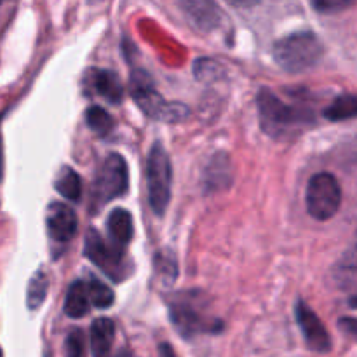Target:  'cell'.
<instances>
[{
    "label": "cell",
    "mask_w": 357,
    "mask_h": 357,
    "mask_svg": "<svg viewBox=\"0 0 357 357\" xmlns=\"http://www.w3.org/2000/svg\"><path fill=\"white\" fill-rule=\"evenodd\" d=\"M258 119L265 135L274 139H291L314 124L312 112L291 107L271 89H261L257 98Z\"/></svg>",
    "instance_id": "obj_1"
},
{
    "label": "cell",
    "mask_w": 357,
    "mask_h": 357,
    "mask_svg": "<svg viewBox=\"0 0 357 357\" xmlns=\"http://www.w3.org/2000/svg\"><path fill=\"white\" fill-rule=\"evenodd\" d=\"M272 54L282 70L302 73L319 63L324 54V45L312 31H296L275 42Z\"/></svg>",
    "instance_id": "obj_2"
},
{
    "label": "cell",
    "mask_w": 357,
    "mask_h": 357,
    "mask_svg": "<svg viewBox=\"0 0 357 357\" xmlns=\"http://www.w3.org/2000/svg\"><path fill=\"white\" fill-rule=\"evenodd\" d=\"M169 317L183 338L216 333L223 328L222 321L209 316L208 305L199 293H183L176 296L169 305Z\"/></svg>",
    "instance_id": "obj_3"
},
{
    "label": "cell",
    "mask_w": 357,
    "mask_h": 357,
    "mask_svg": "<svg viewBox=\"0 0 357 357\" xmlns=\"http://www.w3.org/2000/svg\"><path fill=\"white\" fill-rule=\"evenodd\" d=\"M131 96L143 114L160 122H180L188 115L183 103L166 101L153 87L152 80L143 72H135L131 77Z\"/></svg>",
    "instance_id": "obj_4"
},
{
    "label": "cell",
    "mask_w": 357,
    "mask_h": 357,
    "mask_svg": "<svg viewBox=\"0 0 357 357\" xmlns=\"http://www.w3.org/2000/svg\"><path fill=\"white\" fill-rule=\"evenodd\" d=\"M171 185H173V167L169 155L160 143L150 149L146 162V187H149V202L157 216L166 213L171 201Z\"/></svg>",
    "instance_id": "obj_5"
},
{
    "label": "cell",
    "mask_w": 357,
    "mask_h": 357,
    "mask_svg": "<svg viewBox=\"0 0 357 357\" xmlns=\"http://www.w3.org/2000/svg\"><path fill=\"white\" fill-rule=\"evenodd\" d=\"M128 164L119 153H110L98 169L91 188V206L101 209L114 199L122 197L128 192Z\"/></svg>",
    "instance_id": "obj_6"
},
{
    "label": "cell",
    "mask_w": 357,
    "mask_h": 357,
    "mask_svg": "<svg viewBox=\"0 0 357 357\" xmlns=\"http://www.w3.org/2000/svg\"><path fill=\"white\" fill-rule=\"evenodd\" d=\"M307 211L317 222L333 218L342 204V188L337 178L331 173L314 174L307 185Z\"/></svg>",
    "instance_id": "obj_7"
},
{
    "label": "cell",
    "mask_w": 357,
    "mask_h": 357,
    "mask_svg": "<svg viewBox=\"0 0 357 357\" xmlns=\"http://www.w3.org/2000/svg\"><path fill=\"white\" fill-rule=\"evenodd\" d=\"M84 253H86V257L98 268H101L105 274L110 275L115 281H122L128 275V271H126V265L128 264L124 261V251H122V248L114 246V244H107V241L96 230H87Z\"/></svg>",
    "instance_id": "obj_8"
},
{
    "label": "cell",
    "mask_w": 357,
    "mask_h": 357,
    "mask_svg": "<svg viewBox=\"0 0 357 357\" xmlns=\"http://www.w3.org/2000/svg\"><path fill=\"white\" fill-rule=\"evenodd\" d=\"M295 316L296 323H298L300 330H302L305 344L310 351L324 354L331 349V338L328 330L324 328L323 321L317 317V314L307 305L305 302L300 300L295 307Z\"/></svg>",
    "instance_id": "obj_9"
},
{
    "label": "cell",
    "mask_w": 357,
    "mask_h": 357,
    "mask_svg": "<svg viewBox=\"0 0 357 357\" xmlns=\"http://www.w3.org/2000/svg\"><path fill=\"white\" fill-rule=\"evenodd\" d=\"M77 215L68 204L52 202L47 209V232L58 243H68L77 232Z\"/></svg>",
    "instance_id": "obj_10"
},
{
    "label": "cell",
    "mask_w": 357,
    "mask_h": 357,
    "mask_svg": "<svg viewBox=\"0 0 357 357\" xmlns=\"http://www.w3.org/2000/svg\"><path fill=\"white\" fill-rule=\"evenodd\" d=\"M185 14L195 28L211 31L222 24L223 14L215 0H181Z\"/></svg>",
    "instance_id": "obj_11"
},
{
    "label": "cell",
    "mask_w": 357,
    "mask_h": 357,
    "mask_svg": "<svg viewBox=\"0 0 357 357\" xmlns=\"http://www.w3.org/2000/svg\"><path fill=\"white\" fill-rule=\"evenodd\" d=\"M115 340V323L110 317H98L91 324V351L94 357H110Z\"/></svg>",
    "instance_id": "obj_12"
},
{
    "label": "cell",
    "mask_w": 357,
    "mask_h": 357,
    "mask_svg": "<svg viewBox=\"0 0 357 357\" xmlns=\"http://www.w3.org/2000/svg\"><path fill=\"white\" fill-rule=\"evenodd\" d=\"M93 87L101 98L110 101L112 105H119L124 98V87H122L121 79L117 77V73L110 72V70H94Z\"/></svg>",
    "instance_id": "obj_13"
},
{
    "label": "cell",
    "mask_w": 357,
    "mask_h": 357,
    "mask_svg": "<svg viewBox=\"0 0 357 357\" xmlns=\"http://www.w3.org/2000/svg\"><path fill=\"white\" fill-rule=\"evenodd\" d=\"M108 232H110L112 241L121 248L131 243L132 236H135V223H132L131 213L122 208L114 209L108 216Z\"/></svg>",
    "instance_id": "obj_14"
},
{
    "label": "cell",
    "mask_w": 357,
    "mask_h": 357,
    "mask_svg": "<svg viewBox=\"0 0 357 357\" xmlns=\"http://www.w3.org/2000/svg\"><path fill=\"white\" fill-rule=\"evenodd\" d=\"M91 298L87 284L82 281H73L66 291L65 298V314L72 319H79L89 312Z\"/></svg>",
    "instance_id": "obj_15"
},
{
    "label": "cell",
    "mask_w": 357,
    "mask_h": 357,
    "mask_svg": "<svg viewBox=\"0 0 357 357\" xmlns=\"http://www.w3.org/2000/svg\"><path fill=\"white\" fill-rule=\"evenodd\" d=\"M357 117V94H342L324 108V119L331 122L349 121Z\"/></svg>",
    "instance_id": "obj_16"
},
{
    "label": "cell",
    "mask_w": 357,
    "mask_h": 357,
    "mask_svg": "<svg viewBox=\"0 0 357 357\" xmlns=\"http://www.w3.org/2000/svg\"><path fill=\"white\" fill-rule=\"evenodd\" d=\"M54 188L58 190V194H61L63 197L73 202L79 201L80 195H82V181H80V176L68 166H65L59 171Z\"/></svg>",
    "instance_id": "obj_17"
},
{
    "label": "cell",
    "mask_w": 357,
    "mask_h": 357,
    "mask_svg": "<svg viewBox=\"0 0 357 357\" xmlns=\"http://www.w3.org/2000/svg\"><path fill=\"white\" fill-rule=\"evenodd\" d=\"M204 183L209 190L213 188H223V183H230V164L223 153L216 155L206 167Z\"/></svg>",
    "instance_id": "obj_18"
},
{
    "label": "cell",
    "mask_w": 357,
    "mask_h": 357,
    "mask_svg": "<svg viewBox=\"0 0 357 357\" xmlns=\"http://www.w3.org/2000/svg\"><path fill=\"white\" fill-rule=\"evenodd\" d=\"M49 289V278L44 271H37L33 274V278L28 282L26 289V305L31 310L38 309V307L44 303L45 296H47Z\"/></svg>",
    "instance_id": "obj_19"
},
{
    "label": "cell",
    "mask_w": 357,
    "mask_h": 357,
    "mask_svg": "<svg viewBox=\"0 0 357 357\" xmlns=\"http://www.w3.org/2000/svg\"><path fill=\"white\" fill-rule=\"evenodd\" d=\"M86 122L91 131L96 132L101 138L107 136L114 129V119H112V115L101 107H98V105H93V107L87 108Z\"/></svg>",
    "instance_id": "obj_20"
},
{
    "label": "cell",
    "mask_w": 357,
    "mask_h": 357,
    "mask_svg": "<svg viewBox=\"0 0 357 357\" xmlns=\"http://www.w3.org/2000/svg\"><path fill=\"white\" fill-rule=\"evenodd\" d=\"M87 289H89L91 303L94 307H98V309H107V307H110L114 303V291L110 289V286L101 282L100 279H91L87 282Z\"/></svg>",
    "instance_id": "obj_21"
},
{
    "label": "cell",
    "mask_w": 357,
    "mask_h": 357,
    "mask_svg": "<svg viewBox=\"0 0 357 357\" xmlns=\"http://www.w3.org/2000/svg\"><path fill=\"white\" fill-rule=\"evenodd\" d=\"M194 73L199 80H215L222 77V66L213 59H197L194 65Z\"/></svg>",
    "instance_id": "obj_22"
},
{
    "label": "cell",
    "mask_w": 357,
    "mask_h": 357,
    "mask_svg": "<svg viewBox=\"0 0 357 357\" xmlns=\"http://www.w3.org/2000/svg\"><path fill=\"white\" fill-rule=\"evenodd\" d=\"M66 357H86V340L80 330H72L65 340Z\"/></svg>",
    "instance_id": "obj_23"
},
{
    "label": "cell",
    "mask_w": 357,
    "mask_h": 357,
    "mask_svg": "<svg viewBox=\"0 0 357 357\" xmlns=\"http://www.w3.org/2000/svg\"><path fill=\"white\" fill-rule=\"evenodd\" d=\"M357 0H310L314 9L321 14H335L352 7Z\"/></svg>",
    "instance_id": "obj_24"
},
{
    "label": "cell",
    "mask_w": 357,
    "mask_h": 357,
    "mask_svg": "<svg viewBox=\"0 0 357 357\" xmlns=\"http://www.w3.org/2000/svg\"><path fill=\"white\" fill-rule=\"evenodd\" d=\"M349 307L357 312V296H352L349 300ZM338 326L342 328V331H345V335H349V337L354 338L357 342V314H354V316H344L340 323H338Z\"/></svg>",
    "instance_id": "obj_25"
},
{
    "label": "cell",
    "mask_w": 357,
    "mask_h": 357,
    "mask_svg": "<svg viewBox=\"0 0 357 357\" xmlns=\"http://www.w3.org/2000/svg\"><path fill=\"white\" fill-rule=\"evenodd\" d=\"M340 268L345 272H357V230H356L354 241H352L349 250L345 251L344 257H342Z\"/></svg>",
    "instance_id": "obj_26"
},
{
    "label": "cell",
    "mask_w": 357,
    "mask_h": 357,
    "mask_svg": "<svg viewBox=\"0 0 357 357\" xmlns=\"http://www.w3.org/2000/svg\"><path fill=\"white\" fill-rule=\"evenodd\" d=\"M227 2L232 3L234 7H251L260 2V0H227Z\"/></svg>",
    "instance_id": "obj_27"
},
{
    "label": "cell",
    "mask_w": 357,
    "mask_h": 357,
    "mask_svg": "<svg viewBox=\"0 0 357 357\" xmlns=\"http://www.w3.org/2000/svg\"><path fill=\"white\" fill-rule=\"evenodd\" d=\"M159 354H160V357H178L176 354H174V351H173V347H171L169 344H162L159 347Z\"/></svg>",
    "instance_id": "obj_28"
},
{
    "label": "cell",
    "mask_w": 357,
    "mask_h": 357,
    "mask_svg": "<svg viewBox=\"0 0 357 357\" xmlns=\"http://www.w3.org/2000/svg\"><path fill=\"white\" fill-rule=\"evenodd\" d=\"M117 357H131V356H129L128 352H121V354H119Z\"/></svg>",
    "instance_id": "obj_29"
},
{
    "label": "cell",
    "mask_w": 357,
    "mask_h": 357,
    "mask_svg": "<svg viewBox=\"0 0 357 357\" xmlns=\"http://www.w3.org/2000/svg\"><path fill=\"white\" fill-rule=\"evenodd\" d=\"M0 357H3V354H2V349H0Z\"/></svg>",
    "instance_id": "obj_30"
},
{
    "label": "cell",
    "mask_w": 357,
    "mask_h": 357,
    "mask_svg": "<svg viewBox=\"0 0 357 357\" xmlns=\"http://www.w3.org/2000/svg\"><path fill=\"white\" fill-rule=\"evenodd\" d=\"M0 164H2V157H0ZM0 167H2V166H0Z\"/></svg>",
    "instance_id": "obj_31"
},
{
    "label": "cell",
    "mask_w": 357,
    "mask_h": 357,
    "mask_svg": "<svg viewBox=\"0 0 357 357\" xmlns=\"http://www.w3.org/2000/svg\"><path fill=\"white\" fill-rule=\"evenodd\" d=\"M3 2V0H0V3H2Z\"/></svg>",
    "instance_id": "obj_32"
}]
</instances>
